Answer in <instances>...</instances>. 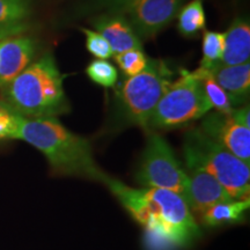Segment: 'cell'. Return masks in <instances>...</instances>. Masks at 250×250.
Here are the masks:
<instances>
[{
    "label": "cell",
    "instance_id": "15",
    "mask_svg": "<svg viewBox=\"0 0 250 250\" xmlns=\"http://www.w3.org/2000/svg\"><path fill=\"white\" fill-rule=\"evenodd\" d=\"M250 208V199H230L218 203L199 215L201 223L206 227H218L241 221Z\"/></svg>",
    "mask_w": 250,
    "mask_h": 250
},
{
    "label": "cell",
    "instance_id": "14",
    "mask_svg": "<svg viewBox=\"0 0 250 250\" xmlns=\"http://www.w3.org/2000/svg\"><path fill=\"white\" fill-rule=\"evenodd\" d=\"M225 34L224 52L220 62L239 65L250 58V23L245 17L235 18Z\"/></svg>",
    "mask_w": 250,
    "mask_h": 250
},
{
    "label": "cell",
    "instance_id": "2",
    "mask_svg": "<svg viewBox=\"0 0 250 250\" xmlns=\"http://www.w3.org/2000/svg\"><path fill=\"white\" fill-rule=\"evenodd\" d=\"M18 139L39 149L54 174L102 183L108 177L94 159L89 140L66 129L57 118H23Z\"/></svg>",
    "mask_w": 250,
    "mask_h": 250
},
{
    "label": "cell",
    "instance_id": "7",
    "mask_svg": "<svg viewBox=\"0 0 250 250\" xmlns=\"http://www.w3.org/2000/svg\"><path fill=\"white\" fill-rule=\"evenodd\" d=\"M136 180L142 187L170 190L186 197V170L167 140L155 131H148Z\"/></svg>",
    "mask_w": 250,
    "mask_h": 250
},
{
    "label": "cell",
    "instance_id": "17",
    "mask_svg": "<svg viewBox=\"0 0 250 250\" xmlns=\"http://www.w3.org/2000/svg\"><path fill=\"white\" fill-rule=\"evenodd\" d=\"M177 29L184 37H195L206 27V14L203 0H192L183 6L176 15Z\"/></svg>",
    "mask_w": 250,
    "mask_h": 250
},
{
    "label": "cell",
    "instance_id": "20",
    "mask_svg": "<svg viewBox=\"0 0 250 250\" xmlns=\"http://www.w3.org/2000/svg\"><path fill=\"white\" fill-rule=\"evenodd\" d=\"M30 14V0H0V26L26 22Z\"/></svg>",
    "mask_w": 250,
    "mask_h": 250
},
{
    "label": "cell",
    "instance_id": "9",
    "mask_svg": "<svg viewBox=\"0 0 250 250\" xmlns=\"http://www.w3.org/2000/svg\"><path fill=\"white\" fill-rule=\"evenodd\" d=\"M188 179L186 199L193 214L201 215L218 203L233 199L226 189L190 156L184 155Z\"/></svg>",
    "mask_w": 250,
    "mask_h": 250
},
{
    "label": "cell",
    "instance_id": "18",
    "mask_svg": "<svg viewBox=\"0 0 250 250\" xmlns=\"http://www.w3.org/2000/svg\"><path fill=\"white\" fill-rule=\"evenodd\" d=\"M225 34L220 31L205 30L203 34V58L201 67L208 68L212 65L220 62L224 52Z\"/></svg>",
    "mask_w": 250,
    "mask_h": 250
},
{
    "label": "cell",
    "instance_id": "13",
    "mask_svg": "<svg viewBox=\"0 0 250 250\" xmlns=\"http://www.w3.org/2000/svg\"><path fill=\"white\" fill-rule=\"evenodd\" d=\"M214 80L226 90L236 107L245 104L250 92V62L224 65L221 62L208 68Z\"/></svg>",
    "mask_w": 250,
    "mask_h": 250
},
{
    "label": "cell",
    "instance_id": "10",
    "mask_svg": "<svg viewBox=\"0 0 250 250\" xmlns=\"http://www.w3.org/2000/svg\"><path fill=\"white\" fill-rule=\"evenodd\" d=\"M206 136L247 164L250 162V129L230 114L210 111L203 117L201 127Z\"/></svg>",
    "mask_w": 250,
    "mask_h": 250
},
{
    "label": "cell",
    "instance_id": "4",
    "mask_svg": "<svg viewBox=\"0 0 250 250\" xmlns=\"http://www.w3.org/2000/svg\"><path fill=\"white\" fill-rule=\"evenodd\" d=\"M173 71L165 62L148 59L147 66L139 74L126 77L118 83L116 111L125 125H136L148 131L156 105L171 83Z\"/></svg>",
    "mask_w": 250,
    "mask_h": 250
},
{
    "label": "cell",
    "instance_id": "22",
    "mask_svg": "<svg viewBox=\"0 0 250 250\" xmlns=\"http://www.w3.org/2000/svg\"><path fill=\"white\" fill-rule=\"evenodd\" d=\"M23 118L0 99V142L18 139L19 130Z\"/></svg>",
    "mask_w": 250,
    "mask_h": 250
},
{
    "label": "cell",
    "instance_id": "21",
    "mask_svg": "<svg viewBox=\"0 0 250 250\" xmlns=\"http://www.w3.org/2000/svg\"><path fill=\"white\" fill-rule=\"evenodd\" d=\"M147 56L143 51V49H132L127 51L116 54L115 61L120 66L124 76L133 77L145 70L148 62Z\"/></svg>",
    "mask_w": 250,
    "mask_h": 250
},
{
    "label": "cell",
    "instance_id": "12",
    "mask_svg": "<svg viewBox=\"0 0 250 250\" xmlns=\"http://www.w3.org/2000/svg\"><path fill=\"white\" fill-rule=\"evenodd\" d=\"M92 24L108 41L114 55L132 49H143L138 34L126 19L118 14H103L95 18Z\"/></svg>",
    "mask_w": 250,
    "mask_h": 250
},
{
    "label": "cell",
    "instance_id": "11",
    "mask_svg": "<svg viewBox=\"0 0 250 250\" xmlns=\"http://www.w3.org/2000/svg\"><path fill=\"white\" fill-rule=\"evenodd\" d=\"M36 42L29 36H13L0 41V87L8 85L26 70L36 54Z\"/></svg>",
    "mask_w": 250,
    "mask_h": 250
},
{
    "label": "cell",
    "instance_id": "1",
    "mask_svg": "<svg viewBox=\"0 0 250 250\" xmlns=\"http://www.w3.org/2000/svg\"><path fill=\"white\" fill-rule=\"evenodd\" d=\"M103 184L143 227L153 250L184 248L201 234L195 214L177 192L158 188H132L109 176Z\"/></svg>",
    "mask_w": 250,
    "mask_h": 250
},
{
    "label": "cell",
    "instance_id": "23",
    "mask_svg": "<svg viewBox=\"0 0 250 250\" xmlns=\"http://www.w3.org/2000/svg\"><path fill=\"white\" fill-rule=\"evenodd\" d=\"M79 29L85 35L86 49L90 55L96 59H105V61L112 57L114 52H112L111 46L109 45L108 41L101 34L96 30L88 29V28L80 27Z\"/></svg>",
    "mask_w": 250,
    "mask_h": 250
},
{
    "label": "cell",
    "instance_id": "16",
    "mask_svg": "<svg viewBox=\"0 0 250 250\" xmlns=\"http://www.w3.org/2000/svg\"><path fill=\"white\" fill-rule=\"evenodd\" d=\"M193 73L202 83L205 95L208 102L211 103L212 109H215V111L221 112V114H230L234 109L237 108L232 98L214 80V78L212 77L208 68L199 66L197 70L193 71Z\"/></svg>",
    "mask_w": 250,
    "mask_h": 250
},
{
    "label": "cell",
    "instance_id": "6",
    "mask_svg": "<svg viewBox=\"0 0 250 250\" xmlns=\"http://www.w3.org/2000/svg\"><path fill=\"white\" fill-rule=\"evenodd\" d=\"M211 110L212 105L201 81L193 71L182 68L179 79L171 81L156 105L149 121L148 131L176 129L201 120Z\"/></svg>",
    "mask_w": 250,
    "mask_h": 250
},
{
    "label": "cell",
    "instance_id": "3",
    "mask_svg": "<svg viewBox=\"0 0 250 250\" xmlns=\"http://www.w3.org/2000/svg\"><path fill=\"white\" fill-rule=\"evenodd\" d=\"M64 78L48 52L2 87L1 100L24 118H57L70 111Z\"/></svg>",
    "mask_w": 250,
    "mask_h": 250
},
{
    "label": "cell",
    "instance_id": "19",
    "mask_svg": "<svg viewBox=\"0 0 250 250\" xmlns=\"http://www.w3.org/2000/svg\"><path fill=\"white\" fill-rule=\"evenodd\" d=\"M85 73L94 83L104 88H111L117 85V68L105 59H94L86 67Z\"/></svg>",
    "mask_w": 250,
    "mask_h": 250
},
{
    "label": "cell",
    "instance_id": "5",
    "mask_svg": "<svg viewBox=\"0 0 250 250\" xmlns=\"http://www.w3.org/2000/svg\"><path fill=\"white\" fill-rule=\"evenodd\" d=\"M183 155L190 156L223 186L233 199L248 198L250 164L232 154L199 129L186 134Z\"/></svg>",
    "mask_w": 250,
    "mask_h": 250
},
{
    "label": "cell",
    "instance_id": "24",
    "mask_svg": "<svg viewBox=\"0 0 250 250\" xmlns=\"http://www.w3.org/2000/svg\"><path fill=\"white\" fill-rule=\"evenodd\" d=\"M28 28H29V24L27 22L2 24V26H0V41L13 36L22 35L24 31L28 30Z\"/></svg>",
    "mask_w": 250,
    "mask_h": 250
},
{
    "label": "cell",
    "instance_id": "8",
    "mask_svg": "<svg viewBox=\"0 0 250 250\" xmlns=\"http://www.w3.org/2000/svg\"><path fill=\"white\" fill-rule=\"evenodd\" d=\"M96 9L129 21L139 37L148 39L164 30L182 7L183 0H94Z\"/></svg>",
    "mask_w": 250,
    "mask_h": 250
},
{
    "label": "cell",
    "instance_id": "25",
    "mask_svg": "<svg viewBox=\"0 0 250 250\" xmlns=\"http://www.w3.org/2000/svg\"><path fill=\"white\" fill-rule=\"evenodd\" d=\"M232 117L235 120L237 123H240L243 126L249 127L250 129V110H249V104H242L240 107L234 109L230 112Z\"/></svg>",
    "mask_w": 250,
    "mask_h": 250
}]
</instances>
